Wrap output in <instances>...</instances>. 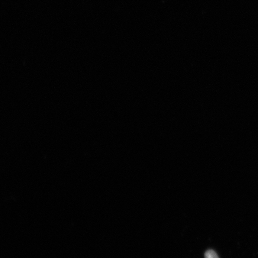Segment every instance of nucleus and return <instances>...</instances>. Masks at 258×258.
<instances>
[{
  "instance_id": "f257e3e1",
  "label": "nucleus",
  "mask_w": 258,
  "mask_h": 258,
  "mask_svg": "<svg viewBox=\"0 0 258 258\" xmlns=\"http://www.w3.org/2000/svg\"><path fill=\"white\" fill-rule=\"evenodd\" d=\"M205 258H219L214 250H209L205 254Z\"/></svg>"
}]
</instances>
